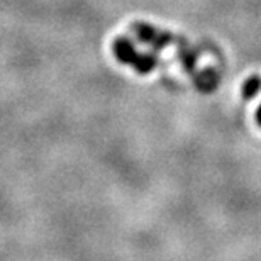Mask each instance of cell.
<instances>
[{
  "label": "cell",
  "mask_w": 261,
  "mask_h": 261,
  "mask_svg": "<svg viewBox=\"0 0 261 261\" xmlns=\"http://www.w3.org/2000/svg\"><path fill=\"white\" fill-rule=\"evenodd\" d=\"M114 55L124 65L134 66L139 73H149L156 65V60L151 55H139L134 44L126 38H117L114 41Z\"/></svg>",
  "instance_id": "1"
},
{
  "label": "cell",
  "mask_w": 261,
  "mask_h": 261,
  "mask_svg": "<svg viewBox=\"0 0 261 261\" xmlns=\"http://www.w3.org/2000/svg\"><path fill=\"white\" fill-rule=\"evenodd\" d=\"M259 90H261V78H258V76L249 78L243 87V93L246 98H253Z\"/></svg>",
  "instance_id": "2"
},
{
  "label": "cell",
  "mask_w": 261,
  "mask_h": 261,
  "mask_svg": "<svg viewBox=\"0 0 261 261\" xmlns=\"http://www.w3.org/2000/svg\"><path fill=\"white\" fill-rule=\"evenodd\" d=\"M256 121H258V124H259V126H261V106H259L258 112H256Z\"/></svg>",
  "instance_id": "3"
}]
</instances>
